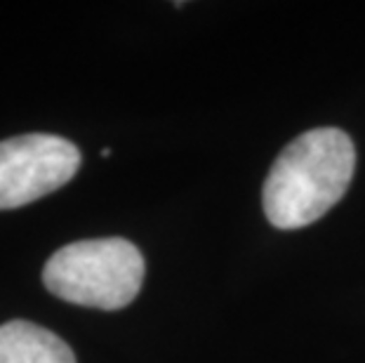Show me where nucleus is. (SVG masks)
Masks as SVG:
<instances>
[{"mask_svg": "<svg viewBox=\"0 0 365 363\" xmlns=\"http://www.w3.org/2000/svg\"><path fill=\"white\" fill-rule=\"evenodd\" d=\"M142 281L144 257L125 238L68 243L43 269V283L52 295L104 312L128 307L137 297Z\"/></svg>", "mask_w": 365, "mask_h": 363, "instance_id": "2", "label": "nucleus"}, {"mask_svg": "<svg viewBox=\"0 0 365 363\" xmlns=\"http://www.w3.org/2000/svg\"><path fill=\"white\" fill-rule=\"evenodd\" d=\"M0 363H76L64 339L31 321L0 326Z\"/></svg>", "mask_w": 365, "mask_h": 363, "instance_id": "4", "label": "nucleus"}, {"mask_svg": "<svg viewBox=\"0 0 365 363\" xmlns=\"http://www.w3.org/2000/svg\"><path fill=\"white\" fill-rule=\"evenodd\" d=\"M356 149L337 128H316L281 151L264 182V213L278 229H299L323 218L346 194Z\"/></svg>", "mask_w": 365, "mask_h": 363, "instance_id": "1", "label": "nucleus"}, {"mask_svg": "<svg viewBox=\"0 0 365 363\" xmlns=\"http://www.w3.org/2000/svg\"><path fill=\"white\" fill-rule=\"evenodd\" d=\"M81 168V151L57 135H19L0 142V210L57 191Z\"/></svg>", "mask_w": 365, "mask_h": 363, "instance_id": "3", "label": "nucleus"}]
</instances>
